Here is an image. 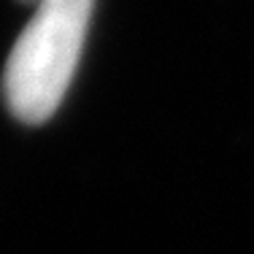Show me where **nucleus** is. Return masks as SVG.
<instances>
[{
	"instance_id": "1",
	"label": "nucleus",
	"mask_w": 254,
	"mask_h": 254,
	"mask_svg": "<svg viewBox=\"0 0 254 254\" xmlns=\"http://www.w3.org/2000/svg\"><path fill=\"white\" fill-rule=\"evenodd\" d=\"M95 0H38L3 70V98L25 125H44L60 108L81 60Z\"/></svg>"
},
{
	"instance_id": "2",
	"label": "nucleus",
	"mask_w": 254,
	"mask_h": 254,
	"mask_svg": "<svg viewBox=\"0 0 254 254\" xmlns=\"http://www.w3.org/2000/svg\"><path fill=\"white\" fill-rule=\"evenodd\" d=\"M35 3H38V0H35Z\"/></svg>"
}]
</instances>
